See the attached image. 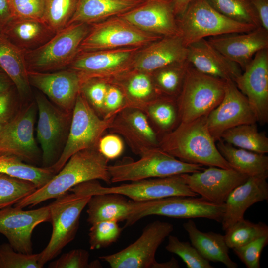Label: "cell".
Returning a JSON list of instances; mask_svg holds the SVG:
<instances>
[{
    "label": "cell",
    "mask_w": 268,
    "mask_h": 268,
    "mask_svg": "<svg viewBox=\"0 0 268 268\" xmlns=\"http://www.w3.org/2000/svg\"><path fill=\"white\" fill-rule=\"evenodd\" d=\"M108 160L97 147L79 151L72 155L62 168L46 184L37 188L14 206L32 207L51 199H56L81 183L101 180L111 184Z\"/></svg>",
    "instance_id": "6da1fadb"
},
{
    "label": "cell",
    "mask_w": 268,
    "mask_h": 268,
    "mask_svg": "<svg viewBox=\"0 0 268 268\" xmlns=\"http://www.w3.org/2000/svg\"><path fill=\"white\" fill-rule=\"evenodd\" d=\"M206 116L189 122H179L159 139V147L185 162L231 169L208 131Z\"/></svg>",
    "instance_id": "7a4b0ae2"
},
{
    "label": "cell",
    "mask_w": 268,
    "mask_h": 268,
    "mask_svg": "<svg viewBox=\"0 0 268 268\" xmlns=\"http://www.w3.org/2000/svg\"><path fill=\"white\" fill-rule=\"evenodd\" d=\"M134 161L125 160L108 166L111 183L134 181L191 173L204 169L200 164L189 163L174 157L159 147L149 148Z\"/></svg>",
    "instance_id": "3957f363"
},
{
    "label": "cell",
    "mask_w": 268,
    "mask_h": 268,
    "mask_svg": "<svg viewBox=\"0 0 268 268\" xmlns=\"http://www.w3.org/2000/svg\"><path fill=\"white\" fill-rule=\"evenodd\" d=\"M90 27L83 23L69 24L41 46L24 51L27 70L47 72L68 66L79 53Z\"/></svg>",
    "instance_id": "277c9868"
},
{
    "label": "cell",
    "mask_w": 268,
    "mask_h": 268,
    "mask_svg": "<svg viewBox=\"0 0 268 268\" xmlns=\"http://www.w3.org/2000/svg\"><path fill=\"white\" fill-rule=\"evenodd\" d=\"M133 201L132 212L125 221L124 227L131 226L150 215L181 219L204 218L221 222L225 210V203H215L202 197L171 196Z\"/></svg>",
    "instance_id": "5b68a950"
},
{
    "label": "cell",
    "mask_w": 268,
    "mask_h": 268,
    "mask_svg": "<svg viewBox=\"0 0 268 268\" xmlns=\"http://www.w3.org/2000/svg\"><path fill=\"white\" fill-rule=\"evenodd\" d=\"M177 21L180 36L186 47L206 37L247 32L257 28L225 16L206 0L192 1Z\"/></svg>",
    "instance_id": "8992f818"
},
{
    "label": "cell",
    "mask_w": 268,
    "mask_h": 268,
    "mask_svg": "<svg viewBox=\"0 0 268 268\" xmlns=\"http://www.w3.org/2000/svg\"><path fill=\"white\" fill-rule=\"evenodd\" d=\"M91 197L69 190L48 205L52 232L47 245L40 253L39 262L42 267L74 239L81 213Z\"/></svg>",
    "instance_id": "52a82bcc"
},
{
    "label": "cell",
    "mask_w": 268,
    "mask_h": 268,
    "mask_svg": "<svg viewBox=\"0 0 268 268\" xmlns=\"http://www.w3.org/2000/svg\"><path fill=\"white\" fill-rule=\"evenodd\" d=\"M225 81L204 74L190 65L176 98L180 122L207 116L222 100Z\"/></svg>",
    "instance_id": "ba28073f"
},
{
    "label": "cell",
    "mask_w": 268,
    "mask_h": 268,
    "mask_svg": "<svg viewBox=\"0 0 268 268\" xmlns=\"http://www.w3.org/2000/svg\"><path fill=\"white\" fill-rule=\"evenodd\" d=\"M115 115L101 118L80 92L73 108L69 132L65 145L57 161L49 167L56 174L75 153L97 147L103 134L109 130Z\"/></svg>",
    "instance_id": "9c48e42d"
},
{
    "label": "cell",
    "mask_w": 268,
    "mask_h": 268,
    "mask_svg": "<svg viewBox=\"0 0 268 268\" xmlns=\"http://www.w3.org/2000/svg\"><path fill=\"white\" fill-rule=\"evenodd\" d=\"M80 189L85 195L115 193L134 201H146L171 196L196 197L181 174L131 181L112 187H104L93 180L80 183Z\"/></svg>",
    "instance_id": "30bf717a"
},
{
    "label": "cell",
    "mask_w": 268,
    "mask_h": 268,
    "mask_svg": "<svg viewBox=\"0 0 268 268\" xmlns=\"http://www.w3.org/2000/svg\"><path fill=\"white\" fill-rule=\"evenodd\" d=\"M162 37L145 32L123 18L115 16L91 24L79 52L143 47Z\"/></svg>",
    "instance_id": "8fae6325"
},
{
    "label": "cell",
    "mask_w": 268,
    "mask_h": 268,
    "mask_svg": "<svg viewBox=\"0 0 268 268\" xmlns=\"http://www.w3.org/2000/svg\"><path fill=\"white\" fill-rule=\"evenodd\" d=\"M173 229V224L168 222H152L134 243L118 252L99 258L112 268H159L156 251Z\"/></svg>",
    "instance_id": "7c38bea8"
},
{
    "label": "cell",
    "mask_w": 268,
    "mask_h": 268,
    "mask_svg": "<svg viewBox=\"0 0 268 268\" xmlns=\"http://www.w3.org/2000/svg\"><path fill=\"white\" fill-rule=\"evenodd\" d=\"M141 48L80 51L69 65L68 68L79 74L82 84L92 78L108 81L130 70L132 60Z\"/></svg>",
    "instance_id": "4fadbf2b"
},
{
    "label": "cell",
    "mask_w": 268,
    "mask_h": 268,
    "mask_svg": "<svg viewBox=\"0 0 268 268\" xmlns=\"http://www.w3.org/2000/svg\"><path fill=\"white\" fill-rule=\"evenodd\" d=\"M208 131L215 142L226 130L238 125L256 123L255 114L246 97L232 80L225 81L220 103L206 116Z\"/></svg>",
    "instance_id": "5bb4252c"
},
{
    "label": "cell",
    "mask_w": 268,
    "mask_h": 268,
    "mask_svg": "<svg viewBox=\"0 0 268 268\" xmlns=\"http://www.w3.org/2000/svg\"><path fill=\"white\" fill-rule=\"evenodd\" d=\"M35 116L32 103L3 125L0 131V154L13 155L26 162L38 160L39 151L34 136Z\"/></svg>",
    "instance_id": "9a60e30c"
},
{
    "label": "cell",
    "mask_w": 268,
    "mask_h": 268,
    "mask_svg": "<svg viewBox=\"0 0 268 268\" xmlns=\"http://www.w3.org/2000/svg\"><path fill=\"white\" fill-rule=\"evenodd\" d=\"M12 206L0 210V233L16 251L31 254L33 231L40 223L51 221L49 205L30 210Z\"/></svg>",
    "instance_id": "2e32d148"
},
{
    "label": "cell",
    "mask_w": 268,
    "mask_h": 268,
    "mask_svg": "<svg viewBox=\"0 0 268 268\" xmlns=\"http://www.w3.org/2000/svg\"><path fill=\"white\" fill-rule=\"evenodd\" d=\"M243 71L235 83L264 125L268 122V49L257 52Z\"/></svg>",
    "instance_id": "e0dca14e"
},
{
    "label": "cell",
    "mask_w": 268,
    "mask_h": 268,
    "mask_svg": "<svg viewBox=\"0 0 268 268\" xmlns=\"http://www.w3.org/2000/svg\"><path fill=\"white\" fill-rule=\"evenodd\" d=\"M181 175L194 192L217 204L224 203L231 191L248 177L234 169L216 166Z\"/></svg>",
    "instance_id": "ac0fdd59"
},
{
    "label": "cell",
    "mask_w": 268,
    "mask_h": 268,
    "mask_svg": "<svg viewBox=\"0 0 268 268\" xmlns=\"http://www.w3.org/2000/svg\"><path fill=\"white\" fill-rule=\"evenodd\" d=\"M117 16L145 32L163 37L180 35L173 0H145Z\"/></svg>",
    "instance_id": "d6986e66"
},
{
    "label": "cell",
    "mask_w": 268,
    "mask_h": 268,
    "mask_svg": "<svg viewBox=\"0 0 268 268\" xmlns=\"http://www.w3.org/2000/svg\"><path fill=\"white\" fill-rule=\"evenodd\" d=\"M109 130L121 135L139 156L149 148L159 147V139L147 116L137 108L123 107L115 115Z\"/></svg>",
    "instance_id": "ffe728a7"
},
{
    "label": "cell",
    "mask_w": 268,
    "mask_h": 268,
    "mask_svg": "<svg viewBox=\"0 0 268 268\" xmlns=\"http://www.w3.org/2000/svg\"><path fill=\"white\" fill-rule=\"evenodd\" d=\"M27 74L30 84L61 109L68 112L73 108L82 84L77 72L68 68L52 73L28 70Z\"/></svg>",
    "instance_id": "44dd1931"
},
{
    "label": "cell",
    "mask_w": 268,
    "mask_h": 268,
    "mask_svg": "<svg viewBox=\"0 0 268 268\" xmlns=\"http://www.w3.org/2000/svg\"><path fill=\"white\" fill-rule=\"evenodd\" d=\"M36 101L39 114L37 137L44 167H49L57 160L59 145L67 125L66 115L42 95H36Z\"/></svg>",
    "instance_id": "7402d4cb"
},
{
    "label": "cell",
    "mask_w": 268,
    "mask_h": 268,
    "mask_svg": "<svg viewBox=\"0 0 268 268\" xmlns=\"http://www.w3.org/2000/svg\"><path fill=\"white\" fill-rule=\"evenodd\" d=\"M187 47L180 35L164 36L138 50L130 70L152 74L170 65L187 60Z\"/></svg>",
    "instance_id": "603a6c76"
},
{
    "label": "cell",
    "mask_w": 268,
    "mask_h": 268,
    "mask_svg": "<svg viewBox=\"0 0 268 268\" xmlns=\"http://www.w3.org/2000/svg\"><path fill=\"white\" fill-rule=\"evenodd\" d=\"M207 40L243 71L257 52L268 49V31L259 26L249 32L211 37Z\"/></svg>",
    "instance_id": "cb8c5ba5"
},
{
    "label": "cell",
    "mask_w": 268,
    "mask_h": 268,
    "mask_svg": "<svg viewBox=\"0 0 268 268\" xmlns=\"http://www.w3.org/2000/svg\"><path fill=\"white\" fill-rule=\"evenodd\" d=\"M187 47V60L198 71L223 80L235 81L242 70L215 49L206 39H202Z\"/></svg>",
    "instance_id": "d4e9b609"
},
{
    "label": "cell",
    "mask_w": 268,
    "mask_h": 268,
    "mask_svg": "<svg viewBox=\"0 0 268 268\" xmlns=\"http://www.w3.org/2000/svg\"><path fill=\"white\" fill-rule=\"evenodd\" d=\"M268 177H248L231 191L224 203L225 210L221 222L224 231L244 218L245 211L253 204L268 199Z\"/></svg>",
    "instance_id": "484cf974"
},
{
    "label": "cell",
    "mask_w": 268,
    "mask_h": 268,
    "mask_svg": "<svg viewBox=\"0 0 268 268\" xmlns=\"http://www.w3.org/2000/svg\"><path fill=\"white\" fill-rule=\"evenodd\" d=\"M107 82L122 90L125 99V107H135L143 111L148 104L163 96L156 87L150 73L130 70Z\"/></svg>",
    "instance_id": "4316f807"
},
{
    "label": "cell",
    "mask_w": 268,
    "mask_h": 268,
    "mask_svg": "<svg viewBox=\"0 0 268 268\" xmlns=\"http://www.w3.org/2000/svg\"><path fill=\"white\" fill-rule=\"evenodd\" d=\"M192 245L201 255L209 262H220L228 268H237L238 266L229 256L224 235L212 231L203 232L197 227L195 222L189 219L183 224Z\"/></svg>",
    "instance_id": "83f0119b"
},
{
    "label": "cell",
    "mask_w": 268,
    "mask_h": 268,
    "mask_svg": "<svg viewBox=\"0 0 268 268\" xmlns=\"http://www.w3.org/2000/svg\"><path fill=\"white\" fill-rule=\"evenodd\" d=\"M145 0H79L67 25L76 23L89 25L123 14Z\"/></svg>",
    "instance_id": "f1b7e54d"
},
{
    "label": "cell",
    "mask_w": 268,
    "mask_h": 268,
    "mask_svg": "<svg viewBox=\"0 0 268 268\" xmlns=\"http://www.w3.org/2000/svg\"><path fill=\"white\" fill-rule=\"evenodd\" d=\"M23 51L35 49L55 34L42 20L11 18L0 32Z\"/></svg>",
    "instance_id": "f546056e"
},
{
    "label": "cell",
    "mask_w": 268,
    "mask_h": 268,
    "mask_svg": "<svg viewBox=\"0 0 268 268\" xmlns=\"http://www.w3.org/2000/svg\"><path fill=\"white\" fill-rule=\"evenodd\" d=\"M133 201L115 193L99 194L91 196L87 204V222L91 225L106 221H126L133 207Z\"/></svg>",
    "instance_id": "4dcf8cb0"
},
{
    "label": "cell",
    "mask_w": 268,
    "mask_h": 268,
    "mask_svg": "<svg viewBox=\"0 0 268 268\" xmlns=\"http://www.w3.org/2000/svg\"><path fill=\"white\" fill-rule=\"evenodd\" d=\"M0 68L15 86L21 97L30 92L24 51L0 33Z\"/></svg>",
    "instance_id": "1f68e13d"
},
{
    "label": "cell",
    "mask_w": 268,
    "mask_h": 268,
    "mask_svg": "<svg viewBox=\"0 0 268 268\" xmlns=\"http://www.w3.org/2000/svg\"><path fill=\"white\" fill-rule=\"evenodd\" d=\"M217 148L232 168L250 176H268V156L238 148L221 139L216 141Z\"/></svg>",
    "instance_id": "d6a6232c"
},
{
    "label": "cell",
    "mask_w": 268,
    "mask_h": 268,
    "mask_svg": "<svg viewBox=\"0 0 268 268\" xmlns=\"http://www.w3.org/2000/svg\"><path fill=\"white\" fill-rule=\"evenodd\" d=\"M235 147L261 154L268 153V138L256 123L243 124L225 131L221 138Z\"/></svg>",
    "instance_id": "836d02e7"
},
{
    "label": "cell",
    "mask_w": 268,
    "mask_h": 268,
    "mask_svg": "<svg viewBox=\"0 0 268 268\" xmlns=\"http://www.w3.org/2000/svg\"><path fill=\"white\" fill-rule=\"evenodd\" d=\"M0 173L30 181L37 188L46 184L56 174L50 167L34 166L8 154H0Z\"/></svg>",
    "instance_id": "e575fe53"
},
{
    "label": "cell",
    "mask_w": 268,
    "mask_h": 268,
    "mask_svg": "<svg viewBox=\"0 0 268 268\" xmlns=\"http://www.w3.org/2000/svg\"><path fill=\"white\" fill-rule=\"evenodd\" d=\"M190 66L187 60L162 68L151 74L159 93L163 96L177 98L182 87Z\"/></svg>",
    "instance_id": "d590c367"
},
{
    "label": "cell",
    "mask_w": 268,
    "mask_h": 268,
    "mask_svg": "<svg viewBox=\"0 0 268 268\" xmlns=\"http://www.w3.org/2000/svg\"><path fill=\"white\" fill-rule=\"evenodd\" d=\"M143 111L161 131L166 133L173 129L177 121H179L174 98L161 96L148 104Z\"/></svg>",
    "instance_id": "8d00e7d4"
},
{
    "label": "cell",
    "mask_w": 268,
    "mask_h": 268,
    "mask_svg": "<svg viewBox=\"0 0 268 268\" xmlns=\"http://www.w3.org/2000/svg\"><path fill=\"white\" fill-rule=\"evenodd\" d=\"M224 238L229 248L246 245L264 236H268V226L262 222L254 223L243 218L228 228Z\"/></svg>",
    "instance_id": "74e56055"
},
{
    "label": "cell",
    "mask_w": 268,
    "mask_h": 268,
    "mask_svg": "<svg viewBox=\"0 0 268 268\" xmlns=\"http://www.w3.org/2000/svg\"><path fill=\"white\" fill-rule=\"evenodd\" d=\"M215 10L225 16L242 23L261 26L250 0H206Z\"/></svg>",
    "instance_id": "f35d334b"
},
{
    "label": "cell",
    "mask_w": 268,
    "mask_h": 268,
    "mask_svg": "<svg viewBox=\"0 0 268 268\" xmlns=\"http://www.w3.org/2000/svg\"><path fill=\"white\" fill-rule=\"evenodd\" d=\"M79 0H44L43 20L55 33L67 26Z\"/></svg>",
    "instance_id": "ab89813d"
},
{
    "label": "cell",
    "mask_w": 268,
    "mask_h": 268,
    "mask_svg": "<svg viewBox=\"0 0 268 268\" xmlns=\"http://www.w3.org/2000/svg\"><path fill=\"white\" fill-rule=\"evenodd\" d=\"M37 189L30 181L0 173V210L14 206Z\"/></svg>",
    "instance_id": "60d3db41"
},
{
    "label": "cell",
    "mask_w": 268,
    "mask_h": 268,
    "mask_svg": "<svg viewBox=\"0 0 268 268\" xmlns=\"http://www.w3.org/2000/svg\"><path fill=\"white\" fill-rule=\"evenodd\" d=\"M168 237L166 250L179 256L188 268H214L190 242L181 241L176 236L170 234Z\"/></svg>",
    "instance_id": "b9f144b4"
},
{
    "label": "cell",
    "mask_w": 268,
    "mask_h": 268,
    "mask_svg": "<svg viewBox=\"0 0 268 268\" xmlns=\"http://www.w3.org/2000/svg\"><path fill=\"white\" fill-rule=\"evenodd\" d=\"M123 228L116 220L100 221L91 225L88 233L91 250L105 248L116 242Z\"/></svg>",
    "instance_id": "7bdbcfd3"
},
{
    "label": "cell",
    "mask_w": 268,
    "mask_h": 268,
    "mask_svg": "<svg viewBox=\"0 0 268 268\" xmlns=\"http://www.w3.org/2000/svg\"><path fill=\"white\" fill-rule=\"evenodd\" d=\"M40 253L24 254L18 252L8 243L0 245V268H42Z\"/></svg>",
    "instance_id": "ee69618b"
},
{
    "label": "cell",
    "mask_w": 268,
    "mask_h": 268,
    "mask_svg": "<svg viewBox=\"0 0 268 268\" xmlns=\"http://www.w3.org/2000/svg\"><path fill=\"white\" fill-rule=\"evenodd\" d=\"M108 82L104 79L92 78L84 82L80 92L99 115L104 116V104Z\"/></svg>",
    "instance_id": "f6af8a7d"
},
{
    "label": "cell",
    "mask_w": 268,
    "mask_h": 268,
    "mask_svg": "<svg viewBox=\"0 0 268 268\" xmlns=\"http://www.w3.org/2000/svg\"><path fill=\"white\" fill-rule=\"evenodd\" d=\"M268 244V236L256 239L243 246L232 249L233 252L248 268H260L261 253Z\"/></svg>",
    "instance_id": "bcb514c9"
},
{
    "label": "cell",
    "mask_w": 268,
    "mask_h": 268,
    "mask_svg": "<svg viewBox=\"0 0 268 268\" xmlns=\"http://www.w3.org/2000/svg\"><path fill=\"white\" fill-rule=\"evenodd\" d=\"M8 3L12 18L43 20L44 0H8Z\"/></svg>",
    "instance_id": "7dc6e473"
},
{
    "label": "cell",
    "mask_w": 268,
    "mask_h": 268,
    "mask_svg": "<svg viewBox=\"0 0 268 268\" xmlns=\"http://www.w3.org/2000/svg\"><path fill=\"white\" fill-rule=\"evenodd\" d=\"M89 254L86 250L76 249L64 253L51 262L49 268H92Z\"/></svg>",
    "instance_id": "c3c4849f"
},
{
    "label": "cell",
    "mask_w": 268,
    "mask_h": 268,
    "mask_svg": "<svg viewBox=\"0 0 268 268\" xmlns=\"http://www.w3.org/2000/svg\"><path fill=\"white\" fill-rule=\"evenodd\" d=\"M97 148L100 153L109 160L119 157L124 151V145L119 136L112 134L100 138Z\"/></svg>",
    "instance_id": "681fc988"
},
{
    "label": "cell",
    "mask_w": 268,
    "mask_h": 268,
    "mask_svg": "<svg viewBox=\"0 0 268 268\" xmlns=\"http://www.w3.org/2000/svg\"><path fill=\"white\" fill-rule=\"evenodd\" d=\"M125 99L122 90L117 86L108 83L104 104L103 118L116 114L125 107Z\"/></svg>",
    "instance_id": "f907efd6"
},
{
    "label": "cell",
    "mask_w": 268,
    "mask_h": 268,
    "mask_svg": "<svg viewBox=\"0 0 268 268\" xmlns=\"http://www.w3.org/2000/svg\"><path fill=\"white\" fill-rule=\"evenodd\" d=\"M11 102L10 90L0 94V123L2 124H5L10 120Z\"/></svg>",
    "instance_id": "816d5d0a"
},
{
    "label": "cell",
    "mask_w": 268,
    "mask_h": 268,
    "mask_svg": "<svg viewBox=\"0 0 268 268\" xmlns=\"http://www.w3.org/2000/svg\"><path fill=\"white\" fill-rule=\"evenodd\" d=\"M261 26L268 31V0H250Z\"/></svg>",
    "instance_id": "f5cc1de1"
},
{
    "label": "cell",
    "mask_w": 268,
    "mask_h": 268,
    "mask_svg": "<svg viewBox=\"0 0 268 268\" xmlns=\"http://www.w3.org/2000/svg\"><path fill=\"white\" fill-rule=\"evenodd\" d=\"M11 18L8 0H0V33Z\"/></svg>",
    "instance_id": "db71d44e"
},
{
    "label": "cell",
    "mask_w": 268,
    "mask_h": 268,
    "mask_svg": "<svg viewBox=\"0 0 268 268\" xmlns=\"http://www.w3.org/2000/svg\"><path fill=\"white\" fill-rule=\"evenodd\" d=\"M194 0H173L174 13L177 17L185 11L189 4Z\"/></svg>",
    "instance_id": "11a10c76"
},
{
    "label": "cell",
    "mask_w": 268,
    "mask_h": 268,
    "mask_svg": "<svg viewBox=\"0 0 268 268\" xmlns=\"http://www.w3.org/2000/svg\"><path fill=\"white\" fill-rule=\"evenodd\" d=\"M12 84V81L5 73L0 74V94L9 90Z\"/></svg>",
    "instance_id": "9f6ffc18"
},
{
    "label": "cell",
    "mask_w": 268,
    "mask_h": 268,
    "mask_svg": "<svg viewBox=\"0 0 268 268\" xmlns=\"http://www.w3.org/2000/svg\"><path fill=\"white\" fill-rule=\"evenodd\" d=\"M3 125L4 124H2L0 123V131L1 130Z\"/></svg>",
    "instance_id": "6f0895ef"
},
{
    "label": "cell",
    "mask_w": 268,
    "mask_h": 268,
    "mask_svg": "<svg viewBox=\"0 0 268 268\" xmlns=\"http://www.w3.org/2000/svg\"><path fill=\"white\" fill-rule=\"evenodd\" d=\"M4 73L0 68V74Z\"/></svg>",
    "instance_id": "680465c9"
}]
</instances>
